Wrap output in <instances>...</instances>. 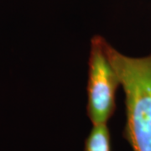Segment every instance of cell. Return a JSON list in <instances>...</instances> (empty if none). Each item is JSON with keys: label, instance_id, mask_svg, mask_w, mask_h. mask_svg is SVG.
<instances>
[{"label": "cell", "instance_id": "cell-2", "mask_svg": "<svg viewBox=\"0 0 151 151\" xmlns=\"http://www.w3.org/2000/svg\"><path fill=\"white\" fill-rule=\"evenodd\" d=\"M106 40L94 36L88 61L86 112L92 125L108 124L116 109V93L120 85L119 76L108 59Z\"/></svg>", "mask_w": 151, "mask_h": 151}, {"label": "cell", "instance_id": "cell-3", "mask_svg": "<svg viewBox=\"0 0 151 151\" xmlns=\"http://www.w3.org/2000/svg\"><path fill=\"white\" fill-rule=\"evenodd\" d=\"M84 151H111L110 132L107 124L93 125L85 142Z\"/></svg>", "mask_w": 151, "mask_h": 151}, {"label": "cell", "instance_id": "cell-1", "mask_svg": "<svg viewBox=\"0 0 151 151\" xmlns=\"http://www.w3.org/2000/svg\"><path fill=\"white\" fill-rule=\"evenodd\" d=\"M105 50L125 95L124 136L133 151H151V55L126 56L107 41Z\"/></svg>", "mask_w": 151, "mask_h": 151}]
</instances>
